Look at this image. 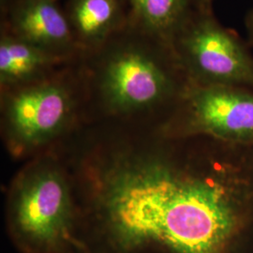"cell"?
Masks as SVG:
<instances>
[{
	"label": "cell",
	"mask_w": 253,
	"mask_h": 253,
	"mask_svg": "<svg viewBox=\"0 0 253 253\" xmlns=\"http://www.w3.org/2000/svg\"><path fill=\"white\" fill-rule=\"evenodd\" d=\"M78 61L42 80L2 92L5 127L17 145L27 148L45 143L86 107Z\"/></svg>",
	"instance_id": "4"
},
{
	"label": "cell",
	"mask_w": 253,
	"mask_h": 253,
	"mask_svg": "<svg viewBox=\"0 0 253 253\" xmlns=\"http://www.w3.org/2000/svg\"><path fill=\"white\" fill-rule=\"evenodd\" d=\"M11 219L19 233L39 244L63 238L73 205L64 174L55 166L36 165L23 173L10 197Z\"/></svg>",
	"instance_id": "6"
},
{
	"label": "cell",
	"mask_w": 253,
	"mask_h": 253,
	"mask_svg": "<svg viewBox=\"0 0 253 253\" xmlns=\"http://www.w3.org/2000/svg\"><path fill=\"white\" fill-rule=\"evenodd\" d=\"M78 65L86 105L108 117L161 115L164 121L190 84L171 45L129 21Z\"/></svg>",
	"instance_id": "2"
},
{
	"label": "cell",
	"mask_w": 253,
	"mask_h": 253,
	"mask_svg": "<svg viewBox=\"0 0 253 253\" xmlns=\"http://www.w3.org/2000/svg\"><path fill=\"white\" fill-rule=\"evenodd\" d=\"M70 62L15 36L5 27L0 30L1 92L42 80Z\"/></svg>",
	"instance_id": "9"
},
{
	"label": "cell",
	"mask_w": 253,
	"mask_h": 253,
	"mask_svg": "<svg viewBox=\"0 0 253 253\" xmlns=\"http://www.w3.org/2000/svg\"><path fill=\"white\" fill-rule=\"evenodd\" d=\"M1 27L70 62L84 55L58 0H16Z\"/></svg>",
	"instance_id": "7"
},
{
	"label": "cell",
	"mask_w": 253,
	"mask_h": 253,
	"mask_svg": "<svg viewBox=\"0 0 253 253\" xmlns=\"http://www.w3.org/2000/svg\"><path fill=\"white\" fill-rule=\"evenodd\" d=\"M245 27L249 38V42L253 47V8L251 9L245 17Z\"/></svg>",
	"instance_id": "11"
},
{
	"label": "cell",
	"mask_w": 253,
	"mask_h": 253,
	"mask_svg": "<svg viewBox=\"0 0 253 253\" xmlns=\"http://www.w3.org/2000/svg\"><path fill=\"white\" fill-rule=\"evenodd\" d=\"M163 154L118 169L104 211L121 244L176 253H232L253 234V145L172 138Z\"/></svg>",
	"instance_id": "1"
},
{
	"label": "cell",
	"mask_w": 253,
	"mask_h": 253,
	"mask_svg": "<svg viewBox=\"0 0 253 253\" xmlns=\"http://www.w3.org/2000/svg\"><path fill=\"white\" fill-rule=\"evenodd\" d=\"M16 0H0V16L1 20L6 17L9 9L13 6Z\"/></svg>",
	"instance_id": "12"
},
{
	"label": "cell",
	"mask_w": 253,
	"mask_h": 253,
	"mask_svg": "<svg viewBox=\"0 0 253 253\" xmlns=\"http://www.w3.org/2000/svg\"><path fill=\"white\" fill-rule=\"evenodd\" d=\"M129 23L171 45L172 38L196 7L193 0H127Z\"/></svg>",
	"instance_id": "10"
},
{
	"label": "cell",
	"mask_w": 253,
	"mask_h": 253,
	"mask_svg": "<svg viewBox=\"0 0 253 253\" xmlns=\"http://www.w3.org/2000/svg\"><path fill=\"white\" fill-rule=\"evenodd\" d=\"M171 47L190 84L253 90V54L238 34L220 24L213 7H194Z\"/></svg>",
	"instance_id": "3"
},
{
	"label": "cell",
	"mask_w": 253,
	"mask_h": 253,
	"mask_svg": "<svg viewBox=\"0 0 253 253\" xmlns=\"http://www.w3.org/2000/svg\"><path fill=\"white\" fill-rule=\"evenodd\" d=\"M163 129L169 138L207 136L253 145V90L190 84Z\"/></svg>",
	"instance_id": "5"
},
{
	"label": "cell",
	"mask_w": 253,
	"mask_h": 253,
	"mask_svg": "<svg viewBox=\"0 0 253 253\" xmlns=\"http://www.w3.org/2000/svg\"><path fill=\"white\" fill-rule=\"evenodd\" d=\"M64 11L84 54L95 51L127 26V0H66Z\"/></svg>",
	"instance_id": "8"
},
{
	"label": "cell",
	"mask_w": 253,
	"mask_h": 253,
	"mask_svg": "<svg viewBox=\"0 0 253 253\" xmlns=\"http://www.w3.org/2000/svg\"><path fill=\"white\" fill-rule=\"evenodd\" d=\"M196 7H213L214 0H193Z\"/></svg>",
	"instance_id": "13"
}]
</instances>
